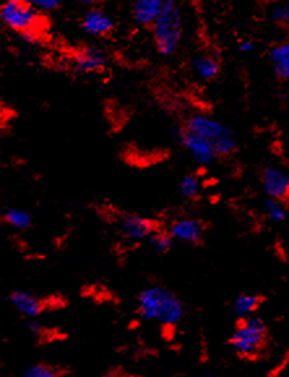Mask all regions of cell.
<instances>
[{
  "label": "cell",
  "instance_id": "obj_1",
  "mask_svg": "<svg viewBox=\"0 0 289 377\" xmlns=\"http://www.w3.org/2000/svg\"><path fill=\"white\" fill-rule=\"evenodd\" d=\"M138 311L142 318L164 327H174L184 318L183 302L172 290L154 285L142 290L138 295Z\"/></svg>",
  "mask_w": 289,
  "mask_h": 377
},
{
  "label": "cell",
  "instance_id": "obj_2",
  "mask_svg": "<svg viewBox=\"0 0 289 377\" xmlns=\"http://www.w3.org/2000/svg\"><path fill=\"white\" fill-rule=\"evenodd\" d=\"M183 12L176 0H165L163 10L153 24L155 46L163 57H171L183 40Z\"/></svg>",
  "mask_w": 289,
  "mask_h": 377
},
{
  "label": "cell",
  "instance_id": "obj_3",
  "mask_svg": "<svg viewBox=\"0 0 289 377\" xmlns=\"http://www.w3.org/2000/svg\"><path fill=\"white\" fill-rule=\"evenodd\" d=\"M184 126L210 144L219 157L230 156L237 147L235 132L221 120L206 114H194L186 119Z\"/></svg>",
  "mask_w": 289,
  "mask_h": 377
},
{
  "label": "cell",
  "instance_id": "obj_4",
  "mask_svg": "<svg viewBox=\"0 0 289 377\" xmlns=\"http://www.w3.org/2000/svg\"><path fill=\"white\" fill-rule=\"evenodd\" d=\"M267 327L265 321L257 316L244 318L231 336V346L241 357L255 355L265 343Z\"/></svg>",
  "mask_w": 289,
  "mask_h": 377
},
{
  "label": "cell",
  "instance_id": "obj_5",
  "mask_svg": "<svg viewBox=\"0 0 289 377\" xmlns=\"http://www.w3.org/2000/svg\"><path fill=\"white\" fill-rule=\"evenodd\" d=\"M1 21L12 30L22 34L33 33L39 25V16L24 0H6L0 8Z\"/></svg>",
  "mask_w": 289,
  "mask_h": 377
},
{
  "label": "cell",
  "instance_id": "obj_6",
  "mask_svg": "<svg viewBox=\"0 0 289 377\" xmlns=\"http://www.w3.org/2000/svg\"><path fill=\"white\" fill-rule=\"evenodd\" d=\"M175 136L179 144L186 150V153L192 157L197 165L207 168L214 165L219 158V156L212 149L210 144H207L205 140L201 139L198 135H195L185 126L176 129Z\"/></svg>",
  "mask_w": 289,
  "mask_h": 377
},
{
  "label": "cell",
  "instance_id": "obj_7",
  "mask_svg": "<svg viewBox=\"0 0 289 377\" xmlns=\"http://www.w3.org/2000/svg\"><path fill=\"white\" fill-rule=\"evenodd\" d=\"M119 226L123 235L129 240H147L158 230L154 219H149L140 213L126 212L119 217Z\"/></svg>",
  "mask_w": 289,
  "mask_h": 377
},
{
  "label": "cell",
  "instance_id": "obj_8",
  "mask_svg": "<svg viewBox=\"0 0 289 377\" xmlns=\"http://www.w3.org/2000/svg\"><path fill=\"white\" fill-rule=\"evenodd\" d=\"M262 187L266 195L272 199H284L288 196L289 175L276 166H267L262 171Z\"/></svg>",
  "mask_w": 289,
  "mask_h": 377
},
{
  "label": "cell",
  "instance_id": "obj_9",
  "mask_svg": "<svg viewBox=\"0 0 289 377\" xmlns=\"http://www.w3.org/2000/svg\"><path fill=\"white\" fill-rule=\"evenodd\" d=\"M168 231L176 242L197 244L202 240L205 226L200 219L184 217L174 221Z\"/></svg>",
  "mask_w": 289,
  "mask_h": 377
},
{
  "label": "cell",
  "instance_id": "obj_10",
  "mask_svg": "<svg viewBox=\"0 0 289 377\" xmlns=\"http://www.w3.org/2000/svg\"><path fill=\"white\" fill-rule=\"evenodd\" d=\"M107 59L106 51L96 46H87L76 52L73 58V67L81 73L98 72L106 67Z\"/></svg>",
  "mask_w": 289,
  "mask_h": 377
},
{
  "label": "cell",
  "instance_id": "obj_11",
  "mask_svg": "<svg viewBox=\"0 0 289 377\" xmlns=\"http://www.w3.org/2000/svg\"><path fill=\"white\" fill-rule=\"evenodd\" d=\"M8 299L15 309L28 318H38L45 309V303L37 295L25 290H13Z\"/></svg>",
  "mask_w": 289,
  "mask_h": 377
},
{
  "label": "cell",
  "instance_id": "obj_12",
  "mask_svg": "<svg viewBox=\"0 0 289 377\" xmlns=\"http://www.w3.org/2000/svg\"><path fill=\"white\" fill-rule=\"evenodd\" d=\"M82 28L87 34L101 37L110 33L114 28V21L105 10H90L82 20Z\"/></svg>",
  "mask_w": 289,
  "mask_h": 377
},
{
  "label": "cell",
  "instance_id": "obj_13",
  "mask_svg": "<svg viewBox=\"0 0 289 377\" xmlns=\"http://www.w3.org/2000/svg\"><path fill=\"white\" fill-rule=\"evenodd\" d=\"M165 0H135L133 16L142 25H153L163 10Z\"/></svg>",
  "mask_w": 289,
  "mask_h": 377
},
{
  "label": "cell",
  "instance_id": "obj_14",
  "mask_svg": "<svg viewBox=\"0 0 289 377\" xmlns=\"http://www.w3.org/2000/svg\"><path fill=\"white\" fill-rule=\"evenodd\" d=\"M193 70L202 80L215 79L221 70V64L216 58L209 54H200L192 60Z\"/></svg>",
  "mask_w": 289,
  "mask_h": 377
},
{
  "label": "cell",
  "instance_id": "obj_15",
  "mask_svg": "<svg viewBox=\"0 0 289 377\" xmlns=\"http://www.w3.org/2000/svg\"><path fill=\"white\" fill-rule=\"evenodd\" d=\"M270 59L276 76L281 80H289V42L272 47Z\"/></svg>",
  "mask_w": 289,
  "mask_h": 377
},
{
  "label": "cell",
  "instance_id": "obj_16",
  "mask_svg": "<svg viewBox=\"0 0 289 377\" xmlns=\"http://www.w3.org/2000/svg\"><path fill=\"white\" fill-rule=\"evenodd\" d=\"M4 222L13 230H28L33 223V217L28 210L20 208H10L6 210L3 216Z\"/></svg>",
  "mask_w": 289,
  "mask_h": 377
},
{
  "label": "cell",
  "instance_id": "obj_17",
  "mask_svg": "<svg viewBox=\"0 0 289 377\" xmlns=\"http://www.w3.org/2000/svg\"><path fill=\"white\" fill-rule=\"evenodd\" d=\"M175 239L170 234L168 230H156L154 231L150 238L147 239V244L154 251L155 253H167L174 246Z\"/></svg>",
  "mask_w": 289,
  "mask_h": 377
},
{
  "label": "cell",
  "instance_id": "obj_18",
  "mask_svg": "<svg viewBox=\"0 0 289 377\" xmlns=\"http://www.w3.org/2000/svg\"><path fill=\"white\" fill-rule=\"evenodd\" d=\"M260 306V298L251 294H244L233 302V311L239 318H246Z\"/></svg>",
  "mask_w": 289,
  "mask_h": 377
},
{
  "label": "cell",
  "instance_id": "obj_19",
  "mask_svg": "<svg viewBox=\"0 0 289 377\" xmlns=\"http://www.w3.org/2000/svg\"><path fill=\"white\" fill-rule=\"evenodd\" d=\"M201 192V184L200 179L197 178L194 174H186L184 175L180 183H179V193L184 199H197Z\"/></svg>",
  "mask_w": 289,
  "mask_h": 377
},
{
  "label": "cell",
  "instance_id": "obj_20",
  "mask_svg": "<svg viewBox=\"0 0 289 377\" xmlns=\"http://www.w3.org/2000/svg\"><path fill=\"white\" fill-rule=\"evenodd\" d=\"M265 210H266L269 219L275 223H280V222H283L284 219H287V209L279 199L269 198V199L266 200Z\"/></svg>",
  "mask_w": 289,
  "mask_h": 377
},
{
  "label": "cell",
  "instance_id": "obj_21",
  "mask_svg": "<svg viewBox=\"0 0 289 377\" xmlns=\"http://www.w3.org/2000/svg\"><path fill=\"white\" fill-rule=\"evenodd\" d=\"M24 377H60L55 368L46 364H34L24 372Z\"/></svg>",
  "mask_w": 289,
  "mask_h": 377
},
{
  "label": "cell",
  "instance_id": "obj_22",
  "mask_svg": "<svg viewBox=\"0 0 289 377\" xmlns=\"http://www.w3.org/2000/svg\"><path fill=\"white\" fill-rule=\"evenodd\" d=\"M271 17L278 24H289V0L286 3L278 4L271 10Z\"/></svg>",
  "mask_w": 289,
  "mask_h": 377
},
{
  "label": "cell",
  "instance_id": "obj_23",
  "mask_svg": "<svg viewBox=\"0 0 289 377\" xmlns=\"http://www.w3.org/2000/svg\"><path fill=\"white\" fill-rule=\"evenodd\" d=\"M24 1L37 10H55L61 3V0H24Z\"/></svg>",
  "mask_w": 289,
  "mask_h": 377
},
{
  "label": "cell",
  "instance_id": "obj_24",
  "mask_svg": "<svg viewBox=\"0 0 289 377\" xmlns=\"http://www.w3.org/2000/svg\"><path fill=\"white\" fill-rule=\"evenodd\" d=\"M27 327L29 329L30 333H31L33 336H36V337H40V336L43 334V332H45V329L42 327V324L38 323L36 318H30L29 321L27 323Z\"/></svg>",
  "mask_w": 289,
  "mask_h": 377
},
{
  "label": "cell",
  "instance_id": "obj_25",
  "mask_svg": "<svg viewBox=\"0 0 289 377\" xmlns=\"http://www.w3.org/2000/svg\"><path fill=\"white\" fill-rule=\"evenodd\" d=\"M239 49H240L241 52H251V51L254 50L255 49V45H254V42L251 40H241L240 43H239Z\"/></svg>",
  "mask_w": 289,
  "mask_h": 377
},
{
  "label": "cell",
  "instance_id": "obj_26",
  "mask_svg": "<svg viewBox=\"0 0 289 377\" xmlns=\"http://www.w3.org/2000/svg\"><path fill=\"white\" fill-rule=\"evenodd\" d=\"M75 3H78V4H84V6H94L98 1L101 0H72Z\"/></svg>",
  "mask_w": 289,
  "mask_h": 377
},
{
  "label": "cell",
  "instance_id": "obj_27",
  "mask_svg": "<svg viewBox=\"0 0 289 377\" xmlns=\"http://www.w3.org/2000/svg\"><path fill=\"white\" fill-rule=\"evenodd\" d=\"M103 377H114V376H111V375H106V376H103Z\"/></svg>",
  "mask_w": 289,
  "mask_h": 377
},
{
  "label": "cell",
  "instance_id": "obj_28",
  "mask_svg": "<svg viewBox=\"0 0 289 377\" xmlns=\"http://www.w3.org/2000/svg\"><path fill=\"white\" fill-rule=\"evenodd\" d=\"M202 377H214V376H202Z\"/></svg>",
  "mask_w": 289,
  "mask_h": 377
},
{
  "label": "cell",
  "instance_id": "obj_29",
  "mask_svg": "<svg viewBox=\"0 0 289 377\" xmlns=\"http://www.w3.org/2000/svg\"><path fill=\"white\" fill-rule=\"evenodd\" d=\"M288 198H289V192H288Z\"/></svg>",
  "mask_w": 289,
  "mask_h": 377
},
{
  "label": "cell",
  "instance_id": "obj_30",
  "mask_svg": "<svg viewBox=\"0 0 289 377\" xmlns=\"http://www.w3.org/2000/svg\"><path fill=\"white\" fill-rule=\"evenodd\" d=\"M271 377V376H270Z\"/></svg>",
  "mask_w": 289,
  "mask_h": 377
}]
</instances>
